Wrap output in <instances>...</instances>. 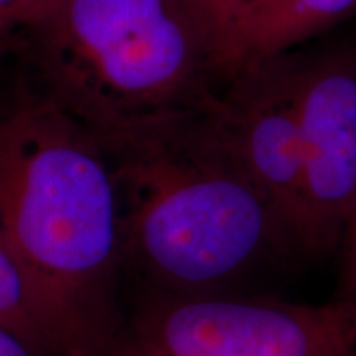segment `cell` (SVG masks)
I'll return each mask as SVG.
<instances>
[{"mask_svg":"<svg viewBox=\"0 0 356 356\" xmlns=\"http://www.w3.org/2000/svg\"><path fill=\"white\" fill-rule=\"evenodd\" d=\"M0 356H48L38 346L10 328L0 325Z\"/></svg>","mask_w":356,"mask_h":356,"instance_id":"12","label":"cell"},{"mask_svg":"<svg viewBox=\"0 0 356 356\" xmlns=\"http://www.w3.org/2000/svg\"><path fill=\"white\" fill-rule=\"evenodd\" d=\"M304 60L284 53L226 74L203 109L300 251V79Z\"/></svg>","mask_w":356,"mask_h":356,"instance_id":"5","label":"cell"},{"mask_svg":"<svg viewBox=\"0 0 356 356\" xmlns=\"http://www.w3.org/2000/svg\"><path fill=\"white\" fill-rule=\"evenodd\" d=\"M142 345V356H346L356 350V304L162 296L144 320Z\"/></svg>","mask_w":356,"mask_h":356,"instance_id":"4","label":"cell"},{"mask_svg":"<svg viewBox=\"0 0 356 356\" xmlns=\"http://www.w3.org/2000/svg\"><path fill=\"white\" fill-rule=\"evenodd\" d=\"M0 238L24 273L53 356H97L122 249L104 147L47 96L0 115Z\"/></svg>","mask_w":356,"mask_h":356,"instance_id":"1","label":"cell"},{"mask_svg":"<svg viewBox=\"0 0 356 356\" xmlns=\"http://www.w3.org/2000/svg\"><path fill=\"white\" fill-rule=\"evenodd\" d=\"M346 356H356V350H355V351H351V353H350V355H346Z\"/></svg>","mask_w":356,"mask_h":356,"instance_id":"14","label":"cell"},{"mask_svg":"<svg viewBox=\"0 0 356 356\" xmlns=\"http://www.w3.org/2000/svg\"><path fill=\"white\" fill-rule=\"evenodd\" d=\"M0 325L53 356L50 341L20 266L0 238Z\"/></svg>","mask_w":356,"mask_h":356,"instance_id":"8","label":"cell"},{"mask_svg":"<svg viewBox=\"0 0 356 356\" xmlns=\"http://www.w3.org/2000/svg\"><path fill=\"white\" fill-rule=\"evenodd\" d=\"M99 142L118 181L122 243L162 296L233 293L299 251L203 106Z\"/></svg>","mask_w":356,"mask_h":356,"instance_id":"2","label":"cell"},{"mask_svg":"<svg viewBox=\"0 0 356 356\" xmlns=\"http://www.w3.org/2000/svg\"><path fill=\"white\" fill-rule=\"evenodd\" d=\"M302 204L305 251L343 239L356 200V63L304 60L300 79Z\"/></svg>","mask_w":356,"mask_h":356,"instance_id":"6","label":"cell"},{"mask_svg":"<svg viewBox=\"0 0 356 356\" xmlns=\"http://www.w3.org/2000/svg\"><path fill=\"white\" fill-rule=\"evenodd\" d=\"M22 30L43 96L99 139L197 109L222 79L200 0H44Z\"/></svg>","mask_w":356,"mask_h":356,"instance_id":"3","label":"cell"},{"mask_svg":"<svg viewBox=\"0 0 356 356\" xmlns=\"http://www.w3.org/2000/svg\"><path fill=\"white\" fill-rule=\"evenodd\" d=\"M2 53H3V44L0 43V56H2Z\"/></svg>","mask_w":356,"mask_h":356,"instance_id":"13","label":"cell"},{"mask_svg":"<svg viewBox=\"0 0 356 356\" xmlns=\"http://www.w3.org/2000/svg\"><path fill=\"white\" fill-rule=\"evenodd\" d=\"M341 243H343L345 251V284L348 287V293H351L356 286V200L351 208Z\"/></svg>","mask_w":356,"mask_h":356,"instance_id":"11","label":"cell"},{"mask_svg":"<svg viewBox=\"0 0 356 356\" xmlns=\"http://www.w3.org/2000/svg\"><path fill=\"white\" fill-rule=\"evenodd\" d=\"M356 10V0H273L229 44L222 76L284 53L327 30Z\"/></svg>","mask_w":356,"mask_h":356,"instance_id":"7","label":"cell"},{"mask_svg":"<svg viewBox=\"0 0 356 356\" xmlns=\"http://www.w3.org/2000/svg\"><path fill=\"white\" fill-rule=\"evenodd\" d=\"M44 0H0V38L12 30L24 29Z\"/></svg>","mask_w":356,"mask_h":356,"instance_id":"10","label":"cell"},{"mask_svg":"<svg viewBox=\"0 0 356 356\" xmlns=\"http://www.w3.org/2000/svg\"><path fill=\"white\" fill-rule=\"evenodd\" d=\"M270 2L273 0H200L220 37L221 71L222 58L229 44L270 6Z\"/></svg>","mask_w":356,"mask_h":356,"instance_id":"9","label":"cell"}]
</instances>
